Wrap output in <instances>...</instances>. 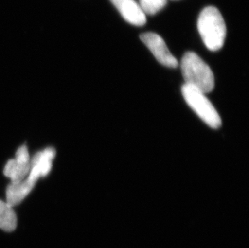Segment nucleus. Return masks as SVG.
Segmentation results:
<instances>
[{"label": "nucleus", "mask_w": 249, "mask_h": 248, "mask_svg": "<svg viewBox=\"0 0 249 248\" xmlns=\"http://www.w3.org/2000/svg\"><path fill=\"white\" fill-rule=\"evenodd\" d=\"M17 226V217L13 207L7 201L0 200V229L7 232L15 230Z\"/></svg>", "instance_id": "obj_9"}, {"label": "nucleus", "mask_w": 249, "mask_h": 248, "mask_svg": "<svg viewBox=\"0 0 249 248\" xmlns=\"http://www.w3.org/2000/svg\"><path fill=\"white\" fill-rule=\"evenodd\" d=\"M56 156V150L53 148H45L38 152L31 159V169L27 177L37 182L40 177H45L50 174L53 166V160Z\"/></svg>", "instance_id": "obj_6"}, {"label": "nucleus", "mask_w": 249, "mask_h": 248, "mask_svg": "<svg viewBox=\"0 0 249 248\" xmlns=\"http://www.w3.org/2000/svg\"><path fill=\"white\" fill-rule=\"evenodd\" d=\"M197 29L208 50L215 52L223 47L227 28L218 8L207 7L202 10L197 19Z\"/></svg>", "instance_id": "obj_1"}, {"label": "nucleus", "mask_w": 249, "mask_h": 248, "mask_svg": "<svg viewBox=\"0 0 249 248\" xmlns=\"http://www.w3.org/2000/svg\"><path fill=\"white\" fill-rule=\"evenodd\" d=\"M36 184V181L28 177L19 182H11L6 190L7 203L9 204L12 207L19 205L32 192Z\"/></svg>", "instance_id": "obj_8"}, {"label": "nucleus", "mask_w": 249, "mask_h": 248, "mask_svg": "<svg viewBox=\"0 0 249 248\" xmlns=\"http://www.w3.org/2000/svg\"><path fill=\"white\" fill-rule=\"evenodd\" d=\"M141 40L161 65L169 68H177L178 66V61L176 57L170 53L165 40L158 34L143 33L141 35Z\"/></svg>", "instance_id": "obj_4"}, {"label": "nucleus", "mask_w": 249, "mask_h": 248, "mask_svg": "<svg viewBox=\"0 0 249 248\" xmlns=\"http://www.w3.org/2000/svg\"><path fill=\"white\" fill-rule=\"evenodd\" d=\"M126 21L136 26L146 24V14L135 0H111Z\"/></svg>", "instance_id": "obj_7"}, {"label": "nucleus", "mask_w": 249, "mask_h": 248, "mask_svg": "<svg viewBox=\"0 0 249 248\" xmlns=\"http://www.w3.org/2000/svg\"><path fill=\"white\" fill-rule=\"evenodd\" d=\"M185 84L200 89L205 94L214 89V76L210 66L193 52L184 54L181 61Z\"/></svg>", "instance_id": "obj_2"}, {"label": "nucleus", "mask_w": 249, "mask_h": 248, "mask_svg": "<svg viewBox=\"0 0 249 248\" xmlns=\"http://www.w3.org/2000/svg\"><path fill=\"white\" fill-rule=\"evenodd\" d=\"M31 169V158L26 145L17 149L15 159H10L5 165L3 174L11 179V182L17 183L28 177Z\"/></svg>", "instance_id": "obj_5"}, {"label": "nucleus", "mask_w": 249, "mask_h": 248, "mask_svg": "<svg viewBox=\"0 0 249 248\" xmlns=\"http://www.w3.org/2000/svg\"><path fill=\"white\" fill-rule=\"evenodd\" d=\"M167 0H140V6L145 14L155 15L162 9Z\"/></svg>", "instance_id": "obj_10"}, {"label": "nucleus", "mask_w": 249, "mask_h": 248, "mask_svg": "<svg viewBox=\"0 0 249 248\" xmlns=\"http://www.w3.org/2000/svg\"><path fill=\"white\" fill-rule=\"evenodd\" d=\"M181 94L189 106L205 124L214 129L221 126V117L205 93L197 88L184 84L181 87Z\"/></svg>", "instance_id": "obj_3"}]
</instances>
